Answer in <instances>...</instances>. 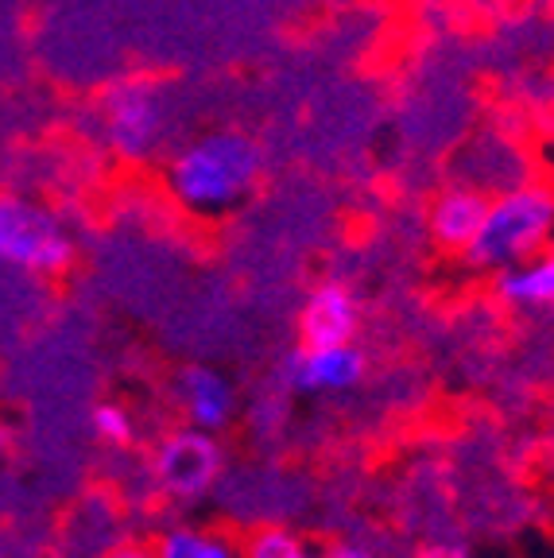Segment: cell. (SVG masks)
I'll return each mask as SVG.
<instances>
[{"mask_svg":"<svg viewBox=\"0 0 554 558\" xmlns=\"http://www.w3.org/2000/svg\"><path fill=\"white\" fill-rule=\"evenodd\" d=\"M268 159L244 129H209L164 156V191L191 218H226L261 191Z\"/></svg>","mask_w":554,"mask_h":558,"instance_id":"obj_1","label":"cell"},{"mask_svg":"<svg viewBox=\"0 0 554 558\" xmlns=\"http://www.w3.org/2000/svg\"><path fill=\"white\" fill-rule=\"evenodd\" d=\"M554 241V183L523 179L501 194H489L485 218L473 244L461 253L473 276L493 279L496 271L528 260Z\"/></svg>","mask_w":554,"mask_h":558,"instance_id":"obj_2","label":"cell"},{"mask_svg":"<svg viewBox=\"0 0 554 558\" xmlns=\"http://www.w3.org/2000/svg\"><path fill=\"white\" fill-rule=\"evenodd\" d=\"M79 256V236L59 209L16 191H0V264L24 276L55 279Z\"/></svg>","mask_w":554,"mask_h":558,"instance_id":"obj_3","label":"cell"},{"mask_svg":"<svg viewBox=\"0 0 554 558\" xmlns=\"http://www.w3.org/2000/svg\"><path fill=\"white\" fill-rule=\"evenodd\" d=\"M97 129H101L105 148L129 163L156 159L167 148L171 132V97L159 82L124 78L113 82L97 101Z\"/></svg>","mask_w":554,"mask_h":558,"instance_id":"obj_4","label":"cell"},{"mask_svg":"<svg viewBox=\"0 0 554 558\" xmlns=\"http://www.w3.org/2000/svg\"><path fill=\"white\" fill-rule=\"evenodd\" d=\"M226 473V446L217 435L174 427L147 453V485L171 508H194L209 500Z\"/></svg>","mask_w":554,"mask_h":558,"instance_id":"obj_5","label":"cell"},{"mask_svg":"<svg viewBox=\"0 0 554 558\" xmlns=\"http://www.w3.org/2000/svg\"><path fill=\"white\" fill-rule=\"evenodd\" d=\"M171 408L179 411L182 427L221 435L237 418V388L209 365H182L171 380Z\"/></svg>","mask_w":554,"mask_h":558,"instance_id":"obj_6","label":"cell"},{"mask_svg":"<svg viewBox=\"0 0 554 558\" xmlns=\"http://www.w3.org/2000/svg\"><path fill=\"white\" fill-rule=\"evenodd\" d=\"M369 373V357L357 341L346 345H299L287 357V384L299 396H338L349 392Z\"/></svg>","mask_w":554,"mask_h":558,"instance_id":"obj_7","label":"cell"},{"mask_svg":"<svg viewBox=\"0 0 554 558\" xmlns=\"http://www.w3.org/2000/svg\"><path fill=\"white\" fill-rule=\"evenodd\" d=\"M361 330V299L341 279H326L306 291L299 311V341L303 345H346Z\"/></svg>","mask_w":554,"mask_h":558,"instance_id":"obj_8","label":"cell"},{"mask_svg":"<svg viewBox=\"0 0 554 558\" xmlns=\"http://www.w3.org/2000/svg\"><path fill=\"white\" fill-rule=\"evenodd\" d=\"M485 202L489 194L473 191L469 183H446L426 206V236L438 253L446 256H461L473 244L481 218H485Z\"/></svg>","mask_w":554,"mask_h":558,"instance_id":"obj_9","label":"cell"},{"mask_svg":"<svg viewBox=\"0 0 554 558\" xmlns=\"http://www.w3.org/2000/svg\"><path fill=\"white\" fill-rule=\"evenodd\" d=\"M493 295L508 311H523V314L554 311V241L546 248H539L535 256H528V260L496 271Z\"/></svg>","mask_w":554,"mask_h":558,"instance_id":"obj_10","label":"cell"},{"mask_svg":"<svg viewBox=\"0 0 554 558\" xmlns=\"http://www.w3.org/2000/svg\"><path fill=\"white\" fill-rule=\"evenodd\" d=\"M156 558H244L241 539L226 527H214V523H194L182 520L171 523L152 539Z\"/></svg>","mask_w":554,"mask_h":558,"instance_id":"obj_11","label":"cell"},{"mask_svg":"<svg viewBox=\"0 0 554 558\" xmlns=\"http://www.w3.org/2000/svg\"><path fill=\"white\" fill-rule=\"evenodd\" d=\"M306 547L303 535H294L291 527H279V523H268V527H252L241 539V555L244 558H299Z\"/></svg>","mask_w":554,"mask_h":558,"instance_id":"obj_12","label":"cell"},{"mask_svg":"<svg viewBox=\"0 0 554 558\" xmlns=\"http://www.w3.org/2000/svg\"><path fill=\"white\" fill-rule=\"evenodd\" d=\"M89 427L94 438L109 450H129L136 442V415L121 403H97L94 415H89Z\"/></svg>","mask_w":554,"mask_h":558,"instance_id":"obj_13","label":"cell"},{"mask_svg":"<svg viewBox=\"0 0 554 558\" xmlns=\"http://www.w3.org/2000/svg\"><path fill=\"white\" fill-rule=\"evenodd\" d=\"M97 558H156V550H152V543H144V539H117V543H109V547L97 550Z\"/></svg>","mask_w":554,"mask_h":558,"instance_id":"obj_14","label":"cell"},{"mask_svg":"<svg viewBox=\"0 0 554 558\" xmlns=\"http://www.w3.org/2000/svg\"><path fill=\"white\" fill-rule=\"evenodd\" d=\"M329 558H381L369 543H357V539H341L338 547H329Z\"/></svg>","mask_w":554,"mask_h":558,"instance_id":"obj_15","label":"cell"},{"mask_svg":"<svg viewBox=\"0 0 554 558\" xmlns=\"http://www.w3.org/2000/svg\"><path fill=\"white\" fill-rule=\"evenodd\" d=\"M419 558H473L461 543H434V547L419 550Z\"/></svg>","mask_w":554,"mask_h":558,"instance_id":"obj_16","label":"cell"},{"mask_svg":"<svg viewBox=\"0 0 554 558\" xmlns=\"http://www.w3.org/2000/svg\"><path fill=\"white\" fill-rule=\"evenodd\" d=\"M299 558H329V550H326V547H318V543H306L303 555H299Z\"/></svg>","mask_w":554,"mask_h":558,"instance_id":"obj_17","label":"cell"},{"mask_svg":"<svg viewBox=\"0 0 554 558\" xmlns=\"http://www.w3.org/2000/svg\"><path fill=\"white\" fill-rule=\"evenodd\" d=\"M0 558H4V547H0Z\"/></svg>","mask_w":554,"mask_h":558,"instance_id":"obj_18","label":"cell"}]
</instances>
